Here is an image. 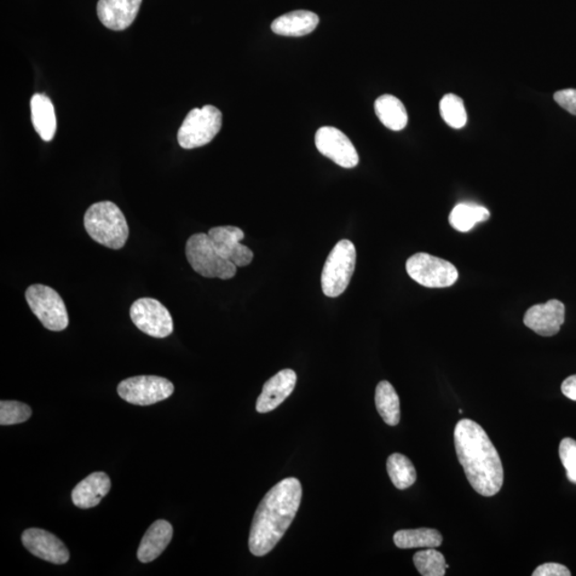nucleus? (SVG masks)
Segmentation results:
<instances>
[{
  "instance_id": "f257e3e1",
  "label": "nucleus",
  "mask_w": 576,
  "mask_h": 576,
  "mask_svg": "<svg viewBox=\"0 0 576 576\" xmlns=\"http://www.w3.org/2000/svg\"><path fill=\"white\" fill-rule=\"evenodd\" d=\"M454 441L471 486L483 497L498 494L503 487L504 469L486 431L474 420L461 419L454 428Z\"/></svg>"
},
{
  "instance_id": "f03ea898",
  "label": "nucleus",
  "mask_w": 576,
  "mask_h": 576,
  "mask_svg": "<svg viewBox=\"0 0 576 576\" xmlns=\"http://www.w3.org/2000/svg\"><path fill=\"white\" fill-rule=\"evenodd\" d=\"M302 498V483L293 477L276 483L265 495L251 526L249 549L253 555L265 556L274 549L296 518Z\"/></svg>"
},
{
  "instance_id": "7ed1b4c3",
  "label": "nucleus",
  "mask_w": 576,
  "mask_h": 576,
  "mask_svg": "<svg viewBox=\"0 0 576 576\" xmlns=\"http://www.w3.org/2000/svg\"><path fill=\"white\" fill-rule=\"evenodd\" d=\"M84 224L90 238L109 249H122L128 241V221L119 206L111 201L91 205L86 212Z\"/></svg>"
},
{
  "instance_id": "20e7f679",
  "label": "nucleus",
  "mask_w": 576,
  "mask_h": 576,
  "mask_svg": "<svg viewBox=\"0 0 576 576\" xmlns=\"http://www.w3.org/2000/svg\"><path fill=\"white\" fill-rule=\"evenodd\" d=\"M185 251L190 266L205 278L229 280L234 278L238 273V266L216 251L209 234L198 233L190 236Z\"/></svg>"
},
{
  "instance_id": "39448f33",
  "label": "nucleus",
  "mask_w": 576,
  "mask_h": 576,
  "mask_svg": "<svg viewBox=\"0 0 576 576\" xmlns=\"http://www.w3.org/2000/svg\"><path fill=\"white\" fill-rule=\"evenodd\" d=\"M356 261V247L350 240L343 239L334 246L321 274V288L327 297L342 295L353 278Z\"/></svg>"
},
{
  "instance_id": "423d86ee",
  "label": "nucleus",
  "mask_w": 576,
  "mask_h": 576,
  "mask_svg": "<svg viewBox=\"0 0 576 576\" xmlns=\"http://www.w3.org/2000/svg\"><path fill=\"white\" fill-rule=\"evenodd\" d=\"M221 126L222 113L218 108L212 105L194 108L184 120L177 141L186 149L206 146L218 135Z\"/></svg>"
},
{
  "instance_id": "0eeeda50",
  "label": "nucleus",
  "mask_w": 576,
  "mask_h": 576,
  "mask_svg": "<svg viewBox=\"0 0 576 576\" xmlns=\"http://www.w3.org/2000/svg\"><path fill=\"white\" fill-rule=\"evenodd\" d=\"M26 301L29 308L50 331H63L68 326V315L65 302L54 288L34 284L27 288Z\"/></svg>"
},
{
  "instance_id": "6e6552de",
  "label": "nucleus",
  "mask_w": 576,
  "mask_h": 576,
  "mask_svg": "<svg viewBox=\"0 0 576 576\" xmlns=\"http://www.w3.org/2000/svg\"><path fill=\"white\" fill-rule=\"evenodd\" d=\"M406 269L412 280L428 288L452 286L459 276L457 268L452 263L423 252L409 258Z\"/></svg>"
},
{
  "instance_id": "1a4fd4ad",
  "label": "nucleus",
  "mask_w": 576,
  "mask_h": 576,
  "mask_svg": "<svg viewBox=\"0 0 576 576\" xmlns=\"http://www.w3.org/2000/svg\"><path fill=\"white\" fill-rule=\"evenodd\" d=\"M175 385L158 376H137L123 380L118 385L121 399L137 406L154 405L173 394Z\"/></svg>"
},
{
  "instance_id": "9d476101",
  "label": "nucleus",
  "mask_w": 576,
  "mask_h": 576,
  "mask_svg": "<svg viewBox=\"0 0 576 576\" xmlns=\"http://www.w3.org/2000/svg\"><path fill=\"white\" fill-rule=\"evenodd\" d=\"M134 325L148 336L165 338L173 332V320L169 310L157 299H138L130 307Z\"/></svg>"
},
{
  "instance_id": "9b49d317",
  "label": "nucleus",
  "mask_w": 576,
  "mask_h": 576,
  "mask_svg": "<svg viewBox=\"0 0 576 576\" xmlns=\"http://www.w3.org/2000/svg\"><path fill=\"white\" fill-rule=\"evenodd\" d=\"M315 144L320 153L345 169L355 168L359 164V155L343 131L324 126L316 132Z\"/></svg>"
},
{
  "instance_id": "f8f14e48",
  "label": "nucleus",
  "mask_w": 576,
  "mask_h": 576,
  "mask_svg": "<svg viewBox=\"0 0 576 576\" xmlns=\"http://www.w3.org/2000/svg\"><path fill=\"white\" fill-rule=\"evenodd\" d=\"M210 238L216 251L238 267H245L253 261V252L240 243L245 238L243 230L238 227H215L210 230Z\"/></svg>"
},
{
  "instance_id": "ddd939ff",
  "label": "nucleus",
  "mask_w": 576,
  "mask_h": 576,
  "mask_svg": "<svg viewBox=\"0 0 576 576\" xmlns=\"http://www.w3.org/2000/svg\"><path fill=\"white\" fill-rule=\"evenodd\" d=\"M22 544L32 555L41 560L56 563H67L70 560V552L65 544L55 535L41 528H28L22 535Z\"/></svg>"
},
{
  "instance_id": "4468645a",
  "label": "nucleus",
  "mask_w": 576,
  "mask_h": 576,
  "mask_svg": "<svg viewBox=\"0 0 576 576\" xmlns=\"http://www.w3.org/2000/svg\"><path fill=\"white\" fill-rule=\"evenodd\" d=\"M524 325L541 337H553L564 322V305L556 299L533 305L524 315Z\"/></svg>"
},
{
  "instance_id": "2eb2a0df",
  "label": "nucleus",
  "mask_w": 576,
  "mask_h": 576,
  "mask_svg": "<svg viewBox=\"0 0 576 576\" xmlns=\"http://www.w3.org/2000/svg\"><path fill=\"white\" fill-rule=\"evenodd\" d=\"M141 3L142 0H99L97 16L112 31H124L136 20Z\"/></svg>"
},
{
  "instance_id": "dca6fc26",
  "label": "nucleus",
  "mask_w": 576,
  "mask_h": 576,
  "mask_svg": "<svg viewBox=\"0 0 576 576\" xmlns=\"http://www.w3.org/2000/svg\"><path fill=\"white\" fill-rule=\"evenodd\" d=\"M297 383V374L292 370H284L275 374L264 384L262 393L256 401L258 413H268L278 408L292 393Z\"/></svg>"
},
{
  "instance_id": "f3484780",
  "label": "nucleus",
  "mask_w": 576,
  "mask_h": 576,
  "mask_svg": "<svg viewBox=\"0 0 576 576\" xmlns=\"http://www.w3.org/2000/svg\"><path fill=\"white\" fill-rule=\"evenodd\" d=\"M111 478L104 472H95L74 488L73 504L82 509L92 508L101 503V500L111 491Z\"/></svg>"
},
{
  "instance_id": "a211bd4d",
  "label": "nucleus",
  "mask_w": 576,
  "mask_h": 576,
  "mask_svg": "<svg viewBox=\"0 0 576 576\" xmlns=\"http://www.w3.org/2000/svg\"><path fill=\"white\" fill-rule=\"evenodd\" d=\"M173 527L165 520L155 521L143 536L137 556L143 563L151 562L161 555L170 544Z\"/></svg>"
},
{
  "instance_id": "6ab92c4d",
  "label": "nucleus",
  "mask_w": 576,
  "mask_h": 576,
  "mask_svg": "<svg viewBox=\"0 0 576 576\" xmlns=\"http://www.w3.org/2000/svg\"><path fill=\"white\" fill-rule=\"evenodd\" d=\"M320 17L310 11H292L274 20L273 32L279 36L303 37L313 32L319 26Z\"/></svg>"
},
{
  "instance_id": "aec40b11",
  "label": "nucleus",
  "mask_w": 576,
  "mask_h": 576,
  "mask_svg": "<svg viewBox=\"0 0 576 576\" xmlns=\"http://www.w3.org/2000/svg\"><path fill=\"white\" fill-rule=\"evenodd\" d=\"M31 108L34 130L44 141L53 140L57 130V119L53 103L48 96L37 94L32 97Z\"/></svg>"
},
{
  "instance_id": "412c9836",
  "label": "nucleus",
  "mask_w": 576,
  "mask_h": 576,
  "mask_svg": "<svg viewBox=\"0 0 576 576\" xmlns=\"http://www.w3.org/2000/svg\"><path fill=\"white\" fill-rule=\"evenodd\" d=\"M374 112L382 123L391 130L400 131L408 124V113L402 102L397 97L385 94L374 103Z\"/></svg>"
},
{
  "instance_id": "4be33fe9",
  "label": "nucleus",
  "mask_w": 576,
  "mask_h": 576,
  "mask_svg": "<svg viewBox=\"0 0 576 576\" xmlns=\"http://www.w3.org/2000/svg\"><path fill=\"white\" fill-rule=\"evenodd\" d=\"M442 543V535L434 528L402 529L394 535V544L400 549H436Z\"/></svg>"
},
{
  "instance_id": "5701e85b",
  "label": "nucleus",
  "mask_w": 576,
  "mask_h": 576,
  "mask_svg": "<svg viewBox=\"0 0 576 576\" xmlns=\"http://www.w3.org/2000/svg\"><path fill=\"white\" fill-rule=\"evenodd\" d=\"M374 401L380 417L390 426L399 425L400 420V401L396 391L389 382H379Z\"/></svg>"
},
{
  "instance_id": "b1692460",
  "label": "nucleus",
  "mask_w": 576,
  "mask_h": 576,
  "mask_svg": "<svg viewBox=\"0 0 576 576\" xmlns=\"http://www.w3.org/2000/svg\"><path fill=\"white\" fill-rule=\"evenodd\" d=\"M490 217V212L486 207L460 203L454 207L449 215V223L461 233L469 232L477 223L487 221Z\"/></svg>"
},
{
  "instance_id": "393cba45",
  "label": "nucleus",
  "mask_w": 576,
  "mask_h": 576,
  "mask_svg": "<svg viewBox=\"0 0 576 576\" xmlns=\"http://www.w3.org/2000/svg\"><path fill=\"white\" fill-rule=\"evenodd\" d=\"M387 470L393 485L400 490L410 488L417 481V471L411 460L403 454H391L387 461Z\"/></svg>"
},
{
  "instance_id": "a878e982",
  "label": "nucleus",
  "mask_w": 576,
  "mask_h": 576,
  "mask_svg": "<svg viewBox=\"0 0 576 576\" xmlns=\"http://www.w3.org/2000/svg\"><path fill=\"white\" fill-rule=\"evenodd\" d=\"M414 566L423 576H445L448 564L442 553L435 547L419 551L413 557Z\"/></svg>"
},
{
  "instance_id": "bb28decb",
  "label": "nucleus",
  "mask_w": 576,
  "mask_h": 576,
  "mask_svg": "<svg viewBox=\"0 0 576 576\" xmlns=\"http://www.w3.org/2000/svg\"><path fill=\"white\" fill-rule=\"evenodd\" d=\"M440 112L446 124L454 130L464 128L468 122L463 99L454 94H446L440 102Z\"/></svg>"
},
{
  "instance_id": "cd10ccee",
  "label": "nucleus",
  "mask_w": 576,
  "mask_h": 576,
  "mask_svg": "<svg viewBox=\"0 0 576 576\" xmlns=\"http://www.w3.org/2000/svg\"><path fill=\"white\" fill-rule=\"evenodd\" d=\"M32 414V408L15 400L0 402V425L9 426L26 422Z\"/></svg>"
},
{
  "instance_id": "c85d7f7f",
  "label": "nucleus",
  "mask_w": 576,
  "mask_h": 576,
  "mask_svg": "<svg viewBox=\"0 0 576 576\" xmlns=\"http://www.w3.org/2000/svg\"><path fill=\"white\" fill-rule=\"evenodd\" d=\"M560 457L568 480L576 485V441L566 437L561 442Z\"/></svg>"
},
{
  "instance_id": "c756f323",
  "label": "nucleus",
  "mask_w": 576,
  "mask_h": 576,
  "mask_svg": "<svg viewBox=\"0 0 576 576\" xmlns=\"http://www.w3.org/2000/svg\"><path fill=\"white\" fill-rule=\"evenodd\" d=\"M554 100L564 111L576 115V89L557 91Z\"/></svg>"
},
{
  "instance_id": "7c9ffc66",
  "label": "nucleus",
  "mask_w": 576,
  "mask_h": 576,
  "mask_svg": "<svg viewBox=\"0 0 576 576\" xmlns=\"http://www.w3.org/2000/svg\"><path fill=\"white\" fill-rule=\"evenodd\" d=\"M572 572L563 564L555 562H547L541 564L533 572V576H570Z\"/></svg>"
},
{
  "instance_id": "2f4dec72",
  "label": "nucleus",
  "mask_w": 576,
  "mask_h": 576,
  "mask_svg": "<svg viewBox=\"0 0 576 576\" xmlns=\"http://www.w3.org/2000/svg\"><path fill=\"white\" fill-rule=\"evenodd\" d=\"M562 392L569 400L576 401V374L564 380L562 384Z\"/></svg>"
}]
</instances>
